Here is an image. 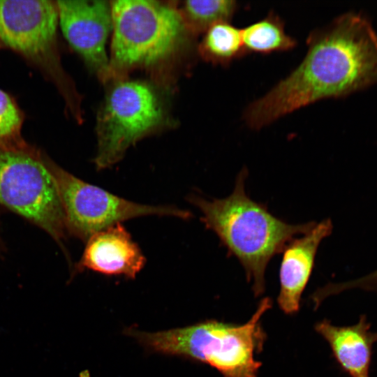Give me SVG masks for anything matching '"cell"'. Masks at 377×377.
<instances>
[{
    "label": "cell",
    "instance_id": "cell-4",
    "mask_svg": "<svg viewBox=\"0 0 377 377\" xmlns=\"http://www.w3.org/2000/svg\"><path fill=\"white\" fill-rule=\"evenodd\" d=\"M110 6L112 78L136 67L165 61L193 36L179 10L166 3L118 0Z\"/></svg>",
    "mask_w": 377,
    "mask_h": 377
},
{
    "label": "cell",
    "instance_id": "cell-5",
    "mask_svg": "<svg viewBox=\"0 0 377 377\" xmlns=\"http://www.w3.org/2000/svg\"><path fill=\"white\" fill-rule=\"evenodd\" d=\"M56 1L0 0V43L15 52L55 85L67 110L81 119L80 99L61 65Z\"/></svg>",
    "mask_w": 377,
    "mask_h": 377
},
{
    "label": "cell",
    "instance_id": "cell-11",
    "mask_svg": "<svg viewBox=\"0 0 377 377\" xmlns=\"http://www.w3.org/2000/svg\"><path fill=\"white\" fill-rule=\"evenodd\" d=\"M332 230L330 219L315 223L301 237L292 239L283 250L277 302L286 314L298 311L301 296L311 274L320 242Z\"/></svg>",
    "mask_w": 377,
    "mask_h": 377
},
{
    "label": "cell",
    "instance_id": "cell-2",
    "mask_svg": "<svg viewBox=\"0 0 377 377\" xmlns=\"http://www.w3.org/2000/svg\"><path fill=\"white\" fill-rule=\"evenodd\" d=\"M247 175V170L242 169L233 191L226 198L208 200L191 195L188 200L202 212L205 227L238 259L248 281H253L255 295L259 296L265 290V273L271 258L316 223L290 224L274 216L246 194Z\"/></svg>",
    "mask_w": 377,
    "mask_h": 377
},
{
    "label": "cell",
    "instance_id": "cell-9",
    "mask_svg": "<svg viewBox=\"0 0 377 377\" xmlns=\"http://www.w3.org/2000/svg\"><path fill=\"white\" fill-rule=\"evenodd\" d=\"M59 25L72 49L101 81L112 78L106 42L112 31L110 2L56 1Z\"/></svg>",
    "mask_w": 377,
    "mask_h": 377
},
{
    "label": "cell",
    "instance_id": "cell-19",
    "mask_svg": "<svg viewBox=\"0 0 377 377\" xmlns=\"http://www.w3.org/2000/svg\"><path fill=\"white\" fill-rule=\"evenodd\" d=\"M1 247V238H0V249Z\"/></svg>",
    "mask_w": 377,
    "mask_h": 377
},
{
    "label": "cell",
    "instance_id": "cell-15",
    "mask_svg": "<svg viewBox=\"0 0 377 377\" xmlns=\"http://www.w3.org/2000/svg\"><path fill=\"white\" fill-rule=\"evenodd\" d=\"M238 6L233 0H194L184 1L179 11L189 31L195 35L216 23L230 22Z\"/></svg>",
    "mask_w": 377,
    "mask_h": 377
},
{
    "label": "cell",
    "instance_id": "cell-7",
    "mask_svg": "<svg viewBox=\"0 0 377 377\" xmlns=\"http://www.w3.org/2000/svg\"><path fill=\"white\" fill-rule=\"evenodd\" d=\"M118 80L107 93L97 121L96 168L112 167L130 147L155 131L165 114L156 91L138 80Z\"/></svg>",
    "mask_w": 377,
    "mask_h": 377
},
{
    "label": "cell",
    "instance_id": "cell-18",
    "mask_svg": "<svg viewBox=\"0 0 377 377\" xmlns=\"http://www.w3.org/2000/svg\"><path fill=\"white\" fill-rule=\"evenodd\" d=\"M3 48V46L1 45V43H0V49H2Z\"/></svg>",
    "mask_w": 377,
    "mask_h": 377
},
{
    "label": "cell",
    "instance_id": "cell-16",
    "mask_svg": "<svg viewBox=\"0 0 377 377\" xmlns=\"http://www.w3.org/2000/svg\"><path fill=\"white\" fill-rule=\"evenodd\" d=\"M25 114L15 98L0 89V149L24 146L27 142L22 135Z\"/></svg>",
    "mask_w": 377,
    "mask_h": 377
},
{
    "label": "cell",
    "instance_id": "cell-8",
    "mask_svg": "<svg viewBox=\"0 0 377 377\" xmlns=\"http://www.w3.org/2000/svg\"><path fill=\"white\" fill-rule=\"evenodd\" d=\"M47 166L62 203L68 235L86 242L94 234L121 222L145 216L191 218L187 210L171 205H149L133 202L68 172L48 156Z\"/></svg>",
    "mask_w": 377,
    "mask_h": 377
},
{
    "label": "cell",
    "instance_id": "cell-10",
    "mask_svg": "<svg viewBox=\"0 0 377 377\" xmlns=\"http://www.w3.org/2000/svg\"><path fill=\"white\" fill-rule=\"evenodd\" d=\"M85 242L75 272L89 269L133 279L145 265L140 248L121 223L94 234Z\"/></svg>",
    "mask_w": 377,
    "mask_h": 377
},
{
    "label": "cell",
    "instance_id": "cell-6",
    "mask_svg": "<svg viewBox=\"0 0 377 377\" xmlns=\"http://www.w3.org/2000/svg\"><path fill=\"white\" fill-rule=\"evenodd\" d=\"M47 156L29 142L0 149V204L44 230L64 249L66 219Z\"/></svg>",
    "mask_w": 377,
    "mask_h": 377
},
{
    "label": "cell",
    "instance_id": "cell-3",
    "mask_svg": "<svg viewBox=\"0 0 377 377\" xmlns=\"http://www.w3.org/2000/svg\"><path fill=\"white\" fill-rule=\"evenodd\" d=\"M272 306L265 297L243 325L210 320L191 326L158 332L128 330L149 350L189 357L216 369L223 377H257L262 363L255 355L266 339L260 318Z\"/></svg>",
    "mask_w": 377,
    "mask_h": 377
},
{
    "label": "cell",
    "instance_id": "cell-14",
    "mask_svg": "<svg viewBox=\"0 0 377 377\" xmlns=\"http://www.w3.org/2000/svg\"><path fill=\"white\" fill-rule=\"evenodd\" d=\"M198 51L205 61L227 66L246 54L242 29L230 22L216 23L205 32Z\"/></svg>",
    "mask_w": 377,
    "mask_h": 377
},
{
    "label": "cell",
    "instance_id": "cell-1",
    "mask_svg": "<svg viewBox=\"0 0 377 377\" xmlns=\"http://www.w3.org/2000/svg\"><path fill=\"white\" fill-rule=\"evenodd\" d=\"M301 63L243 113L260 129L297 110L377 86V31L367 17L348 12L314 29Z\"/></svg>",
    "mask_w": 377,
    "mask_h": 377
},
{
    "label": "cell",
    "instance_id": "cell-17",
    "mask_svg": "<svg viewBox=\"0 0 377 377\" xmlns=\"http://www.w3.org/2000/svg\"><path fill=\"white\" fill-rule=\"evenodd\" d=\"M354 288L364 290H377V269L358 279L341 284L328 285L320 290L318 291V295L323 300L330 295Z\"/></svg>",
    "mask_w": 377,
    "mask_h": 377
},
{
    "label": "cell",
    "instance_id": "cell-13",
    "mask_svg": "<svg viewBox=\"0 0 377 377\" xmlns=\"http://www.w3.org/2000/svg\"><path fill=\"white\" fill-rule=\"evenodd\" d=\"M246 54H270L293 49L297 42L285 31L284 22L274 12L242 29Z\"/></svg>",
    "mask_w": 377,
    "mask_h": 377
},
{
    "label": "cell",
    "instance_id": "cell-12",
    "mask_svg": "<svg viewBox=\"0 0 377 377\" xmlns=\"http://www.w3.org/2000/svg\"><path fill=\"white\" fill-rule=\"evenodd\" d=\"M315 330L327 341L345 372L350 377H369L377 333L371 331L364 316L356 324L348 326H335L323 320L316 325Z\"/></svg>",
    "mask_w": 377,
    "mask_h": 377
}]
</instances>
